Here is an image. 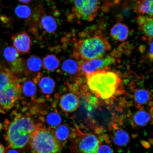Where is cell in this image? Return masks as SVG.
Listing matches in <instances>:
<instances>
[{"label":"cell","instance_id":"9","mask_svg":"<svg viewBox=\"0 0 153 153\" xmlns=\"http://www.w3.org/2000/svg\"><path fill=\"white\" fill-rule=\"evenodd\" d=\"M3 55L5 60L10 65L11 71L18 74L24 72L25 61L21 58L15 48L6 47L3 49Z\"/></svg>","mask_w":153,"mask_h":153},{"label":"cell","instance_id":"14","mask_svg":"<svg viewBox=\"0 0 153 153\" xmlns=\"http://www.w3.org/2000/svg\"><path fill=\"white\" fill-rule=\"evenodd\" d=\"M151 113L143 108L140 109L131 116V122L134 128L144 127L150 123L152 119Z\"/></svg>","mask_w":153,"mask_h":153},{"label":"cell","instance_id":"8","mask_svg":"<svg viewBox=\"0 0 153 153\" xmlns=\"http://www.w3.org/2000/svg\"><path fill=\"white\" fill-rule=\"evenodd\" d=\"M116 62L114 57L108 55L100 58L78 63L79 72L82 75H87L98 70L106 68Z\"/></svg>","mask_w":153,"mask_h":153},{"label":"cell","instance_id":"16","mask_svg":"<svg viewBox=\"0 0 153 153\" xmlns=\"http://www.w3.org/2000/svg\"><path fill=\"white\" fill-rule=\"evenodd\" d=\"M153 0H132L133 9L140 15L153 16Z\"/></svg>","mask_w":153,"mask_h":153},{"label":"cell","instance_id":"18","mask_svg":"<svg viewBox=\"0 0 153 153\" xmlns=\"http://www.w3.org/2000/svg\"><path fill=\"white\" fill-rule=\"evenodd\" d=\"M21 95L28 98H34L37 93V87L36 84L33 80L25 78L20 79Z\"/></svg>","mask_w":153,"mask_h":153},{"label":"cell","instance_id":"2","mask_svg":"<svg viewBox=\"0 0 153 153\" xmlns=\"http://www.w3.org/2000/svg\"><path fill=\"white\" fill-rule=\"evenodd\" d=\"M86 76L88 88L99 99L109 102L122 92V80L115 72L104 68Z\"/></svg>","mask_w":153,"mask_h":153},{"label":"cell","instance_id":"25","mask_svg":"<svg viewBox=\"0 0 153 153\" xmlns=\"http://www.w3.org/2000/svg\"><path fill=\"white\" fill-rule=\"evenodd\" d=\"M62 71L69 75H74L79 72V65L75 60L68 59L63 62L61 67Z\"/></svg>","mask_w":153,"mask_h":153},{"label":"cell","instance_id":"28","mask_svg":"<svg viewBox=\"0 0 153 153\" xmlns=\"http://www.w3.org/2000/svg\"><path fill=\"white\" fill-rule=\"evenodd\" d=\"M149 58L150 60V61H152L153 54V41H152L150 42V47L149 48L148 52Z\"/></svg>","mask_w":153,"mask_h":153},{"label":"cell","instance_id":"15","mask_svg":"<svg viewBox=\"0 0 153 153\" xmlns=\"http://www.w3.org/2000/svg\"><path fill=\"white\" fill-rule=\"evenodd\" d=\"M111 130L112 131L111 139L116 146H125L129 143L131 138L127 131L118 127Z\"/></svg>","mask_w":153,"mask_h":153},{"label":"cell","instance_id":"12","mask_svg":"<svg viewBox=\"0 0 153 153\" xmlns=\"http://www.w3.org/2000/svg\"><path fill=\"white\" fill-rule=\"evenodd\" d=\"M139 30L144 34L149 42L152 41L153 34V16L139 15L136 18Z\"/></svg>","mask_w":153,"mask_h":153},{"label":"cell","instance_id":"5","mask_svg":"<svg viewBox=\"0 0 153 153\" xmlns=\"http://www.w3.org/2000/svg\"><path fill=\"white\" fill-rule=\"evenodd\" d=\"M29 145L32 153H60L63 148L55 138L53 129L43 126L34 134Z\"/></svg>","mask_w":153,"mask_h":153},{"label":"cell","instance_id":"31","mask_svg":"<svg viewBox=\"0 0 153 153\" xmlns=\"http://www.w3.org/2000/svg\"><path fill=\"white\" fill-rule=\"evenodd\" d=\"M6 153H19L18 151L14 150V149H12L7 151Z\"/></svg>","mask_w":153,"mask_h":153},{"label":"cell","instance_id":"11","mask_svg":"<svg viewBox=\"0 0 153 153\" xmlns=\"http://www.w3.org/2000/svg\"><path fill=\"white\" fill-rule=\"evenodd\" d=\"M79 97L73 92L65 94L61 96L59 106L63 111L71 113L77 110L80 105Z\"/></svg>","mask_w":153,"mask_h":153},{"label":"cell","instance_id":"13","mask_svg":"<svg viewBox=\"0 0 153 153\" xmlns=\"http://www.w3.org/2000/svg\"><path fill=\"white\" fill-rule=\"evenodd\" d=\"M74 130L75 129H71L67 124H62L53 129V132L55 138L63 147L68 140H70Z\"/></svg>","mask_w":153,"mask_h":153},{"label":"cell","instance_id":"23","mask_svg":"<svg viewBox=\"0 0 153 153\" xmlns=\"http://www.w3.org/2000/svg\"><path fill=\"white\" fill-rule=\"evenodd\" d=\"M42 120L43 122H45V123L48 126V128L53 129L60 125L62 118L59 112L55 110L48 113Z\"/></svg>","mask_w":153,"mask_h":153},{"label":"cell","instance_id":"4","mask_svg":"<svg viewBox=\"0 0 153 153\" xmlns=\"http://www.w3.org/2000/svg\"><path fill=\"white\" fill-rule=\"evenodd\" d=\"M20 97V79L7 68L0 70V107L10 110Z\"/></svg>","mask_w":153,"mask_h":153},{"label":"cell","instance_id":"30","mask_svg":"<svg viewBox=\"0 0 153 153\" xmlns=\"http://www.w3.org/2000/svg\"><path fill=\"white\" fill-rule=\"evenodd\" d=\"M18 1L21 3L27 4L33 0H18Z\"/></svg>","mask_w":153,"mask_h":153},{"label":"cell","instance_id":"10","mask_svg":"<svg viewBox=\"0 0 153 153\" xmlns=\"http://www.w3.org/2000/svg\"><path fill=\"white\" fill-rule=\"evenodd\" d=\"M13 47L19 54H25L30 52L32 45L31 37L26 32L22 31L11 37Z\"/></svg>","mask_w":153,"mask_h":153},{"label":"cell","instance_id":"20","mask_svg":"<svg viewBox=\"0 0 153 153\" xmlns=\"http://www.w3.org/2000/svg\"><path fill=\"white\" fill-rule=\"evenodd\" d=\"M38 83L40 91L43 94L51 95L55 90L56 83L54 80L49 76L40 78Z\"/></svg>","mask_w":153,"mask_h":153},{"label":"cell","instance_id":"3","mask_svg":"<svg viewBox=\"0 0 153 153\" xmlns=\"http://www.w3.org/2000/svg\"><path fill=\"white\" fill-rule=\"evenodd\" d=\"M42 126L28 115L18 114L7 128L6 137L9 147L14 149L25 148L36 131Z\"/></svg>","mask_w":153,"mask_h":153},{"label":"cell","instance_id":"24","mask_svg":"<svg viewBox=\"0 0 153 153\" xmlns=\"http://www.w3.org/2000/svg\"><path fill=\"white\" fill-rule=\"evenodd\" d=\"M60 65V60L54 55H48L43 58L42 66L47 71H54L59 68Z\"/></svg>","mask_w":153,"mask_h":153},{"label":"cell","instance_id":"17","mask_svg":"<svg viewBox=\"0 0 153 153\" xmlns=\"http://www.w3.org/2000/svg\"><path fill=\"white\" fill-rule=\"evenodd\" d=\"M129 30L126 25L118 23L111 28L110 36L114 40L123 42L127 40L128 37Z\"/></svg>","mask_w":153,"mask_h":153},{"label":"cell","instance_id":"21","mask_svg":"<svg viewBox=\"0 0 153 153\" xmlns=\"http://www.w3.org/2000/svg\"><path fill=\"white\" fill-rule=\"evenodd\" d=\"M150 92L148 89L139 88L135 89L134 92L133 99L135 102L139 106L146 105L150 102L151 99Z\"/></svg>","mask_w":153,"mask_h":153},{"label":"cell","instance_id":"29","mask_svg":"<svg viewBox=\"0 0 153 153\" xmlns=\"http://www.w3.org/2000/svg\"><path fill=\"white\" fill-rule=\"evenodd\" d=\"M5 150L4 147L0 143V153H5Z\"/></svg>","mask_w":153,"mask_h":153},{"label":"cell","instance_id":"26","mask_svg":"<svg viewBox=\"0 0 153 153\" xmlns=\"http://www.w3.org/2000/svg\"><path fill=\"white\" fill-rule=\"evenodd\" d=\"M15 14L19 18L27 19L31 15L32 10L29 7L26 5L18 6L15 10Z\"/></svg>","mask_w":153,"mask_h":153},{"label":"cell","instance_id":"1","mask_svg":"<svg viewBox=\"0 0 153 153\" xmlns=\"http://www.w3.org/2000/svg\"><path fill=\"white\" fill-rule=\"evenodd\" d=\"M74 45L73 55L78 63L101 58L111 49L110 44L101 29L94 26L79 34Z\"/></svg>","mask_w":153,"mask_h":153},{"label":"cell","instance_id":"6","mask_svg":"<svg viewBox=\"0 0 153 153\" xmlns=\"http://www.w3.org/2000/svg\"><path fill=\"white\" fill-rule=\"evenodd\" d=\"M70 141V153H97L100 141L94 134L84 133L76 128Z\"/></svg>","mask_w":153,"mask_h":153},{"label":"cell","instance_id":"27","mask_svg":"<svg viewBox=\"0 0 153 153\" xmlns=\"http://www.w3.org/2000/svg\"><path fill=\"white\" fill-rule=\"evenodd\" d=\"M108 143L100 142L97 150V153H114L113 149Z\"/></svg>","mask_w":153,"mask_h":153},{"label":"cell","instance_id":"7","mask_svg":"<svg viewBox=\"0 0 153 153\" xmlns=\"http://www.w3.org/2000/svg\"><path fill=\"white\" fill-rule=\"evenodd\" d=\"M73 13L76 18L91 22L96 17L101 0H72Z\"/></svg>","mask_w":153,"mask_h":153},{"label":"cell","instance_id":"19","mask_svg":"<svg viewBox=\"0 0 153 153\" xmlns=\"http://www.w3.org/2000/svg\"><path fill=\"white\" fill-rule=\"evenodd\" d=\"M42 67V62L41 59L37 55H32L25 62L24 72L26 71V74H39Z\"/></svg>","mask_w":153,"mask_h":153},{"label":"cell","instance_id":"22","mask_svg":"<svg viewBox=\"0 0 153 153\" xmlns=\"http://www.w3.org/2000/svg\"><path fill=\"white\" fill-rule=\"evenodd\" d=\"M40 25L46 32L54 33L57 30V24L56 20L51 15H44L42 17Z\"/></svg>","mask_w":153,"mask_h":153}]
</instances>
